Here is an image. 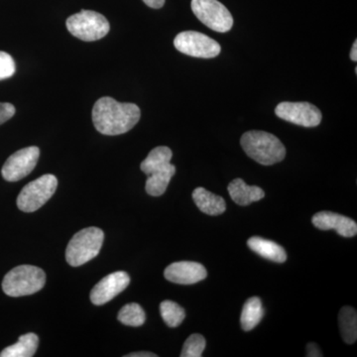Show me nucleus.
I'll use <instances>...</instances> for the list:
<instances>
[{
	"instance_id": "nucleus-1",
	"label": "nucleus",
	"mask_w": 357,
	"mask_h": 357,
	"mask_svg": "<svg viewBox=\"0 0 357 357\" xmlns=\"http://www.w3.org/2000/svg\"><path fill=\"white\" fill-rule=\"evenodd\" d=\"M139 107L134 103L119 102L109 96L100 98L93 105V122L98 132L105 135H121L138 123Z\"/></svg>"
},
{
	"instance_id": "nucleus-2",
	"label": "nucleus",
	"mask_w": 357,
	"mask_h": 357,
	"mask_svg": "<svg viewBox=\"0 0 357 357\" xmlns=\"http://www.w3.org/2000/svg\"><path fill=\"white\" fill-rule=\"evenodd\" d=\"M241 144L245 153L261 165L270 166L283 161L286 148L273 134L252 130L243 134Z\"/></svg>"
},
{
	"instance_id": "nucleus-3",
	"label": "nucleus",
	"mask_w": 357,
	"mask_h": 357,
	"mask_svg": "<svg viewBox=\"0 0 357 357\" xmlns=\"http://www.w3.org/2000/svg\"><path fill=\"white\" fill-rule=\"evenodd\" d=\"M46 283V274L41 268L20 265L13 268L2 281V290L9 297H22L39 292Z\"/></svg>"
},
{
	"instance_id": "nucleus-4",
	"label": "nucleus",
	"mask_w": 357,
	"mask_h": 357,
	"mask_svg": "<svg viewBox=\"0 0 357 357\" xmlns=\"http://www.w3.org/2000/svg\"><path fill=\"white\" fill-rule=\"evenodd\" d=\"M105 234L98 227H86L77 232L66 249V260L77 267L93 259L102 249Z\"/></svg>"
},
{
	"instance_id": "nucleus-5",
	"label": "nucleus",
	"mask_w": 357,
	"mask_h": 357,
	"mask_svg": "<svg viewBox=\"0 0 357 357\" xmlns=\"http://www.w3.org/2000/svg\"><path fill=\"white\" fill-rule=\"evenodd\" d=\"M66 24L73 36L86 42L103 38L110 29L109 20L102 14L93 10H82L70 16Z\"/></svg>"
},
{
	"instance_id": "nucleus-6",
	"label": "nucleus",
	"mask_w": 357,
	"mask_h": 357,
	"mask_svg": "<svg viewBox=\"0 0 357 357\" xmlns=\"http://www.w3.org/2000/svg\"><path fill=\"white\" fill-rule=\"evenodd\" d=\"M57 178L51 174L42 176L23 188L17 198V206L25 213H33L44 206L55 194Z\"/></svg>"
},
{
	"instance_id": "nucleus-7",
	"label": "nucleus",
	"mask_w": 357,
	"mask_h": 357,
	"mask_svg": "<svg viewBox=\"0 0 357 357\" xmlns=\"http://www.w3.org/2000/svg\"><path fill=\"white\" fill-rule=\"evenodd\" d=\"M191 6L197 18L213 31L227 33L231 29L234 17L218 0H192Z\"/></svg>"
},
{
	"instance_id": "nucleus-8",
	"label": "nucleus",
	"mask_w": 357,
	"mask_h": 357,
	"mask_svg": "<svg viewBox=\"0 0 357 357\" xmlns=\"http://www.w3.org/2000/svg\"><path fill=\"white\" fill-rule=\"evenodd\" d=\"M174 46L181 53L194 58L213 59L218 57L222 51L215 40L196 31L178 33L174 40Z\"/></svg>"
},
{
	"instance_id": "nucleus-9",
	"label": "nucleus",
	"mask_w": 357,
	"mask_h": 357,
	"mask_svg": "<svg viewBox=\"0 0 357 357\" xmlns=\"http://www.w3.org/2000/svg\"><path fill=\"white\" fill-rule=\"evenodd\" d=\"M275 114L283 121L304 128H316L323 119L321 110L309 102H281L275 109Z\"/></svg>"
},
{
	"instance_id": "nucleus-10",
	"label": "nucleus",
	"mask_w": 357,
	"mask_h": 357,
	"mask_svg": "<svg viewBox=\"0 0 357 357\" xmlns=\"http://www.w3.org/2000/svg\"><path fill=\"white\" fill-rule=\"evenodd\" d=\"M39 156L40 149L36 146L23 148L15 152L2 167V177L8 182H16L25 178L34 170Z\"/></svg>"
},
{
	"instance_id": "nucleus-11",
	"label": "nucleus",
	"mask_w": 357,
	"mask_h": 357,
	"mask_svg": "<svg viewBox=\"0 0 357 357\" xmlns=\"http://www.w3.org/2000/svg\"><path fill=\"white\" fill-rule=\"evenodd\" d=\"M130 283V277L126 272H114L105 276L93 287L91 301L96 306H102L123 292Z\"/></svg>"
},
{
	"instance_id": "nucleus-12",
	"label": "nucleus",
	"mask_w": 357,
	"mask_h": 357,
	"mask_svg": "<svg viewBox=\"0 0 357 357\" xmlns=\"http://www.w3.org/2000/svg\"><path fill=\"white\" fill-rule=\"evenodd\" d=\"M164 276L172 283L191 285L204 280L208 272L201 263L180 261L169 265L164 271Z\"/></svg>"
},
{
	"instance_id": "nucleus-13",
	"label": "nucleus",
	"mask_w": 357,
	"mask_h": 357,
	"mask_svg": "<svg viewBox=\"0 0 357 357\" xmlns=\"http://www.w3.org/2000/svg\"><path fill=\"white\" fill-rule=\"evenodd\" d=\"M312 222L317 229H335L344 237L356 236L357 234V225L354 220L332 211H319L312 217Z\"/></svg>"
},
{
	"instance_id": "nucleus-14",
	"label": "nucleus",
	"mask_w": 357,
	"mask_h": 357,
	"mask_svg": "<svg viewBox=\"0 0 357 357\" xmlns=\"http://www.w3.org/2000/svg\"><path fill=\"white\" fill-rule=\"evenodd\" d=\"M229 190L230 198L239 206L248 204L260 201L265 197V192L257 185H248L243 178H234L229 183Z\"/></svg>"
},
{
	"instance_id": "nucleus-15",
	"label": "nucleus",
	"mask_w": 357,
	"mask_h": 357,
	"mask_svg": "<svg viewBox=\"0 0 357 357\" xmlns=\"http://www.w3.org/2000/svg\"><path fill=\"white\" fill-rule=\"evenodd\" d=\"M192 199L199 211L208 215H220L227 210V203L222 197L213 194L203 187L197 188L192 192Z\"/></svg>"
},
{
	"instance_id": "nucleus-16",
	"label": "nucleus",
	"mask_w": 357,
	"mask_h": 357,
	"mask_svg": "<svg viewBox=\"0 0 357 357\" xmlns=\"http://www.w3.org/2000/svg\"><path fill=\"white\" fill-rule=\"evenodd\" d=\"M248 248L258 255L276 263H284L287 259V253L281 245L262 237L253 236L248 239Z\"/></svg>"
},
{
	"instance_id": "nucleus-17",
	"label": "nucleus",
	"mask_w": 357,
	"mask_h": 357,
	"mask_svg": "<svg viewBox=\"0 0 357 357\" xmlns=\"http://www.w3.org/2000/svg\"><path fill=\"white\" fill-rule=\"evenodd\" d=\"M176 173V167L169 163L164 168L148 176L145 189L148 195L153 197L162 196L166 192L171 178Z\"/></svg>"
},
{
	"instance_id": "nucleus-18",
	"label": "nucleus",
	"mask_w": 357,
	"mask_h": 357,
	"mask_svg": "<svg viewBox=\"0 0 357 357\" xmlns=\"http://www.w3.org/2000/svg\"><path fill=\"white\" fill-rule=\"evenodd\" d=\"M39 344L38 335L29 333L21 335L16 344L6 347L0 352V357H32Z\"/></svg>"
},
{
	"instance_id": "nucleus-19",
	"label": "nucleus",
	"mask_w": 357,
	"mask_h": 357,
	"mask_svg": "<svg viewBox=\"0 0 357 357\" xmlns=\"http://www.w3.org/2000/svg\"><path fill=\"white\" fill-rule=\"evenodd\" d=\"M264 312L262 302L259 298H249L244 304L243 312H241V324L243 330L245 332L252 331L261 321L264 317Z\"/></svg>"
},
{
	"instance_id": "nucleus-20",
	"label": "nucleus",
	"mask_w": 357,
	"mask_h": 357,
	"mask_svg": "<svg viewBox=\"0 0 357 357\" xmlns=\"http://www.w3.org/2000/svg\"><path fill=\"white\" fill-rule=\"evenodd\" d=\"M172 157L173 152L170 148L166 146L154 148L148 155L147 158L141 163V171L147 176L151 175L152 173L168 165Z\"/></svg>"
},
{
	"instance_id": "nucleus-21",
	"label": "nucleus",
	"mask_w": 357,
	"mask_h": 357,
	"mask_svg": "<svg viewBox=\"0 0 357 357\" xmlns=\"http://www.w3.org/2000/svg\"><path fill=\"white\" fill-rule=\"evenodd\" d=\"M338 321L344 342L349 344H354L357 340L356 310L349 306L342 307L338 314Z\"/></svg>"
},
{
	"instance_id": "nucleus-22",
	"label": "nucleus",
	"mask_w": 357,
	"mask_h": 357,
	"mask_svg": "<svg viewBox=\"0 0 357 357\" xmlns=\"http://www.w3.org/2000/svg\"><path fill=\"white\" fill-rule=\"evenodd\" d=\"M162 319L169 328H177L185 318V312L182 307L173 301H164L160 305Z\"/></svg>"
},
{
	"instance_id": "nucleus-23",
	"label": "nucleus",
	"mask_w": 357,
	"mask_h": 357,
	"mask_svg": "<svg viewBox=\"0 0 357 357\" xmlns=\"http://www.w3.org/2000/svg\"><path fill=\"white\" fill-rule=\"evenodd\" d=\"M119 321L123 325L129 326H141L145 323L146 314L144 310L140 305L131 303V304L126 305L119 312L117 317Z\"/></svg>"
},
{
	"instance_id": "nucleus-24",
	"label": "nucleus",
	"mask_w": 357,
	"mask_h": 357,
	"mask_svg": "<svg viewBox=\"0 0 357 357\" xmlns=\"http://www.w3.org/2000/svg\"><path fill=\"white\" fill-rule=\"evenodd\" d=\"M206 349V340L202 335L194 333L185 340L181 357H201Z\"/></svg>"
},
{
	"instance_id": "nucleus-25",
	"label": "nucleus",
	"mask_w": 357,
	"mask_h": 357,
	"mask_svg": "<svg viewBox=\"0 0 357 357\" xmlns=\"http://www.w3.org/2000/svg\"><path fill=\"white\" fill-rule=\"evenodd\" d=\"M16 66L13 58L6 52L0 51V81L15 74Z\"/></svg>"
},
{
	"instance_id": "nucleus-26",
	"label": "nucleus",
	"mask_w": 357,
	"mask_h": 357,
	"mask_svg": "<svg viewBox=\"0 0 357 357\" xmlns=\"http://www.w3.org/2000/svg\"><path fill=\"white\" fill-rule=\"evenodd\" d=\"M15 114V107L11 103L0 102V126Z\"/></svg>"
},
{
	"instance_id": "nucleus-27",
	"label": "nucleus",
	"mask_w": 357,
	"mask_h": 357,
	"mask_svg": "<svg viewBox=\"0 0 357 357\" xmlns=\"http://www.w3.org/2000/svg\"><path fill=\"white\" fill-rule=\"evenodd\" d=\"M307 356L321 357L323 356V354L319 351L318 345L311 342V344L307 345Z\"/></svg>"
},
{
	"instance_id": "nucleus-28",
	"label": "nucleus",
	"mask_w": 357,
	"mask_h": 357,
	"mask_svg": "<svg viewBox=\"0 0 357 357\" xmlns=\"http://www.w3.org/2000/svg\"><path fill=\"white\" fill-rule=\"evenodd\" d=\"M147 6L151 7V8L159 9L164 6L165 4V0H143Z\"/></svg>"
},
{
	"instance_id": "nucleus-29",
	"label": "nucleus",
	"mask_w": 357,
	"mask_h": 357,
	"mask_svg": "<svg viewBox=\"0 0 357 357\" xmlns=\"http://www.w3.org/2000/svg\"><path fill=\"white\" fill-rule=\"evenodd\" d=\"M126 357H157L156 354H152V352L148 351H140L133 352V354H128Z\"/></svg>"
},
{
	"instance_id": "nucleus-30",
	"label": "nucleus",
	"mask_w": 357,
	"mask_h": 357,
	"mask_svg": "<svg viewBox=\"0 0 357 357\" xmlns=\"http://www.w3.org/2000/svg\"><path fill=\"white\" fill-rule=\"evenodd\" d=\"M351 59L354 62H356L357 61V41H354V46H352V49L351 51Z\"/></svg>"
}]
</instances>
